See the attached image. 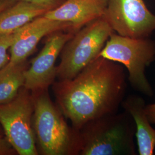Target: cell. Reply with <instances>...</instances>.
I'll list each match as a JSON object with an SVG mask.
<instances>
[{
    "label": "cell",
    "mask_w": 155,
    "mask_h": 155,
    "mask_svg": "<svg viewBox=\"0 0 155 155\" xmlns=\"http://www.w3.org/2000/svg\"><path fill=\"white\" fill-rule=\"evenodd\" d=\"M127 87L124 67L98 56L71 79L55 83L54 90L60 110L79 130L92 120L117 113Z\"/></svg>",
    "instance_id": "1"
},
{
    "label": "cell",
    "mask_w": 155,
    "mask_h": 155,
    "mask_svg": "<svg viewBox=\"0 0 155 155\" xmlns=\"http://www.w3.org/2000/svg\"><path fill=\"white\" fill-rule=\"evenodd\" d=\"M78 155H136V126L127 112L92 120L78 130Z\"/></svg>",
    "instance_id": "2"
},
{
    "label": "cell",
    "mask_w": 155,
    "mask_h": 155,
    "mask_svg": "<svg viewBox=\"0 0 155 155\" xmlns=\"http://www.w3.org/2000/svg\"><path fill=\"white\" fill-rule=\"evenodd\" d=\"M63 116L47 90L39 93L34 101L33 130L43 155H78V130L70 127Z\"/></svg>",
    "instance_id": "3"
},
{
    "label": "cell",
    "mask_w": 155,
    "mask_h": 155,
    "mask_svg": "<svg viewBox=\"0 0 155 155\" xmlns=\"http://www.w3.org/2000/svg\"><path fill=\"white\" fill-rule=\"evenodd\" d=\"M98 56L121 64L128 72L134 90L148 97L153 90L145 75L147 67L155 61V41L148 38H132L113 32Z\"/></svg>",
    "instance_id": "4"
},
{
    "label": "cell",
    "mask_w": 155,
    "mask_h": 155,
    "mask_svg": "<svg viewBox=\"0 0 155 155\" xmlns=\"http://www.w3.org/2000/svg\"><path fill=\"white\" fill-rule=\"evenodd\" d=\"M114 31L103 17L80 29L61 51L57 66L59 81L71 79L97 58Z\"/></svg>",
    "instance_id": "5"
},
{
    "label": "cell",
    "mask_w": 155,
    "mask_h": 155,
    "mask_svg": "<svg viewBox=\"0 0 155 155\" xmlns=\"http://www.w3.org/2000/svg\"><path fill=\"white\" fill-rule=\"evenodd\" d=\"M33 111L34 101L26 89L20 90L11 102L0 105V123L8 142L19 155L38 154L32 127Z\"/></svg>",
    "instance_id": "6"
},
{
    "label": "cell",
    "mask_w": 155,
    "mask_h": 155,
    "mask_svg": "<svg viewBox=\"0 0 155 155\" xmlns=\"http://www.w3.org/2000/svg\"><path fill=\"white\" fill-rule=\"evenodd\" d=\"M104 18L123 36L148 38L155 32V15L144 0H109Z\"/></svg>",
    "instance_id": "7"
},
{
    "label": "cell",
    "mask_w": 155,
    "mask_h": 155,
    "mask_svg": "<svg viewBox=\"0 0 155 155\" xmlns=\"http://www.w3.org/2000/svg\"><path fill=\"white\" fill-rule=\"evenodd\" d=\"M75 33L71 31H58L47 36L43 48L25 70V89L40 93L54 83L57 74V58Z\"/></svg>",
    "instance_id": "8"
},
{
    "label": "cell",
    "mask_w": 155,
    "mask_h": 155,
    "mask_svg": "<svg viewBox=\"0 0 155 155\" xmlns=\"http://www.w3.org/2000/svg\"><path fill=\"white\" fill-rule=\"evenodd\" d=\"M58 31L75 32L72 24L54 20L45 16V15L36 17L15 31V39L9 49L10 61L7 65L15 66L24 63L41 39Z\"/></svg>",
    "instance_id": "9"
},
{
    "label": "cell",
    "mask_w": 155,
    "mask_h": 155,
    "mask_svg": "<svg viewBox=\"0 0 155 155\" xmlns=\"http://www.w3.org/2000/svg\"><path fill=\"white\" fill-rule=\"evenodd\" d=\"M109 0H65L61 5L47 12L49 18L72 24L76 32L90 22L104 16Z\"/></svg>",
    "instance_id": "10"
},
{
    "label": "cell",
    "mask_w": 155,
    "mask_h": 155,
    "mask_svg": "<svg viewBox=\"0 0 155 155\" xmlns=\"http://www.w3.org/2000/svg\"><path fill=\"white\" fill-rule=\"evenodd\" d=\"M145 102L137 95L125 98L121 106L132 117L136 126V138L140 155H152L155 150V129L145 111Z\"/></svg>",
    "instance_id": "11"
},
{
    "label": "cell",
    "mask_w": 155,
    "mask_h": 155,
    "mask_svg": "<svg viewBox=\"0 0 155 155\" xmlns=\"http://www.w3.org/2000/svg\"><path fill=\"white\" fill-rule=\"evenodd\" d=\"M48 11L33 3L17 0L0 12V34L11 33Z\"/></svg>",
    "instance_id": "12"
},
{
    "label": "cell",
    "mask_w": 155,
    "mask_h": 155,
    "mask_svg": "<svg viewBox=\"0 0 155 155\" xmlns=\"http://www.w3.org/2000/svg\"><path fill=\"white\" fill-rule=\"evenodd\" d=\"M25 62L15 66L6 65L0 70V105L13 100L25 83Z\"/></svg>",
    "instance_id": "13"
},
{
    "label": "cell",
    "mask_w": 155,
    "mask_h": 155,
    "mask_svg": "<svg viewBox=\"0 0 155 155\" xmlns=\"http://www.w3.org/2000/svg\"><path fill=\"white\" fill-rule=\"evenodd\" d=\"M15 37V31L11 33L0 34V70L10 61L8 51L10 49Z\"/></svg>",
    "instance_id": "14"
},
{
    "label": "cell",
    "mask_w": 155,
    "mask_h": 155,
    "mask_svg": "<svg viewBox=\"0 0 155 155\" xmlns=\"http://www.w3.org/2000/svg\"><path fill=\"white\" fill-rule=\"evenodd\" d=\"M41 6L48 11L53 10L61 5L65 0H21Z\"/></svg>",
    "instance_id": "15"
},
{
    "label": "cell",
    "mask_w": 155,
    "mask_h": 155,
    "mask_svg": "<svg viewBox=\"0 0 155 155\" xmlns=\"http://www.w3.org/2000/svg\"><path fill=\"white\" fill-rule=\"evenodd\" d=\"M145 111L150 123L155 124V103L146 105Z\"/></svg>",
    "instance_id": "16"
},
{
    "label": "cell",
    "mask_w": 155,
    "mask_h": 155,
    "mask_svg": "<svg viewBox=\"0 0 155 155\" xmlns=\"http://www.w3.org/2000/svg\"><path fill=\"white\" fill-rule=\"evenodd\" d=\"M17 0H0V12L13 4Z\"/></svg>",
    "instance_id": "17"
}]
</instances>
